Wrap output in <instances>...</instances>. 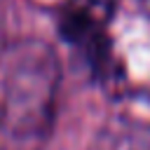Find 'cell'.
I'll use <instances>...</instances> for the list:
<instances>
[{
  "label": "cell",
  "instance_id": "6da1fadb",
  "mask_svg": "<svg viewBox=\"0 0 150 150\" xmlns=\"http://www.w3.org/2000/svg\"><path fill=\"white\" fill-rule=\"evenodd\" d=\"M61 84L54 47L14 38L0 47V150H45Z\"/></svg>",
  "mask_w": 150,
  "mask_h": 150
},
{
  "label": "cell",
  "instance_id": "3957f363",
  "mask_svg": "<svg viewBox=\"0 0 150 150\" xmlns=\"http://www.w3.org/2000/svg\"><path fill=\"white\" fill-rule=\"evenodd\" d=\"M101 150H150V115L136 108L120 110L101 134Z\"/></svg>",
  "mask_w": 150,
  "mask_h": 150
},
{
  "label": "cell",
  "instance_id": "7a4b0ae2",
  "mask_svg": "<svg viewBox=\"0 0 150 150\" xmlns=\"http://www.w3.org/2000/svg\"><path fill=\"white\" fill-rule=\"evenodd\" d=\"M110 0H70L59 19L63 40L75 45L94 68H103L108 59L105 26L110 19Z\"/></svg>",
  "mask_w": 150,
  "mask_h": 150
},
{
  "label": "cell",
  "instance_id": "277c9868",
  "mask_svg": "<svg viewBox=\"0 0 150 150\" xmlns=\"http://www.w3.org/2000/svg\"><path fill=\"white\" fill-rule=\"evenodd\" d=\"M138 2H141V7L145 9V14L150 16V0H138Z\"/></svg>",
  "mask_w": 150,
  "mask_h": 150
}]
</instances>
